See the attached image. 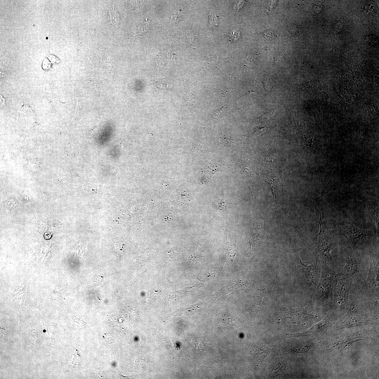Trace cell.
<instances>
[{
  "instance_id": "19",
  "label": "cell",
  "mask_w": 379,
  "mask_h": 379,
  "mask_svg": "<svg viewBox=\"0 0 379 379\" xmlns=\"http://www.w3.org/2000/svg\"><path fill=\"white\" fill-rule=\"evenodd\" d=\"M343 28V24L341 22H339L336 24L335 25L334 28L337 31H339L342 29Z\"/></svg>"
},
{
  "instance_id": "13",
  "label": "cell",
  "mask_w": 379,
  "mask_h": 379,
  "mask_svg": "<svg viewBox=\"0 0 379 379\" xmlns=\"http://www.w3.org/2000/svg\"><path fill=\"white\" fill-rule=\"evenodd\" d=\"M276 283V282L275 281H274L271 282V283L269 285L265 287V289H259V291H261V294L264 296H268L270 295L271 294L272 291L273 289V287Z\"/></svg>"
},
{
  "instance_id": "10",
  "label": "cell",
  "mask_w": 379,
  "mask_h": 379,
  "mask_svg": "<svg viewBox=\"0 0 379 379\" xmlns=\"http://www.w3.org/2000/svg\"><path fill=\"white\" fill-rule=\"evenodd\" d=\"M287 28L289 32L294 36L299 34V28L295 24L291 22L287 23Z\"/></svg>"
},
{
  "instance_id": "7",
  "label": "cell",
  "mask_w": 379,
  "mask_h": 379,
  "mask_svg": "<svg viewBox=\"0 0 379 379\" xmlns=\"http://www.w3.org/2000/svg\"><path fill=\"white\" fill-rule=\"evenodd\" d=\"M263 220L260 218L256 219L251 230L250 247L252 248L259 240L267 235L263 229Z\"/></svg>"
},
{
  "instance_id": "18",
  "label": "cell",
  "mask_w": 379,
  "mask_h": 379,
  "mask_svg": "<svg viewBox=\"0 0 379 379\" xmlns=\"http://www.w3.org/2000/svg\"><path fill=\"white\" fill-rule=\"evenodd\" d=\"M236 35H239V32L237 31L234 30L231 34L230 37L232 38V40L235 41L239 37L235 36Z\"/></svg>"
},
{
  "instance_id": "14",
  "label": "cell",
  "mask_w": 379,
  "mask_h": 379,
  "mask_svg": "<svg viewBox=\"0 0 379 379\" xmlns=\"http://www.w3.org/2000/svg\"><path fill=\"white\" fill-rule=\"evenodd\" d=\"M111 21L115 24H117L119 21V17L117 12L114 10H110L109 13Z\"/></svg>"
},
{
  "instance_id": "1",
  "label": "cell",
  "mask_w": 379,
  "mask_h": 379,
  "mask_svg": "<svg viewBox=\"0 0 379 379\" xmlns=\"http://www.w3.org/2000/svg\"><path fill=\"white\" fill-rule=\"evenodd\" d=\"M370 261L354 250L343 248L334 261L336 273L351 278L359 286L367 278Z\"/></svg>"
},
{
  "instance_id": "15",
  "label": "cell",
  "mask_w": 379,
  "mask_h": 379,
  "mask_svg": "<svg viewBox=\"0 0 379 379\" xmlns=\"http://www.w3.org/2000/svg\"><path fill=\"white\" fill-rule=\"evenodd\" d=\"M215 205L219 209L221 210L225 209L228 205V203L223 199H219L216 200Z\"/></svg>"
},
{
  "instance_id": "12",
  "label": "cell",
  "mask_w": 379,
  "mask_h": 379,
  "mask_svg": "<svg viewBox=\"0 0 379 379\" xmlns=\"http://www.w3.org/2000/svg\"><path fill=\"white\" fill-rule=\"evenodd\" d=\"M262 35L267 40H273L276 38V34L273 30H266L261 33Z\"/></svg>"
},
{
  "instance_id": "6",
  "label": "cell",
  "mask_w": 379,
  "mask_h": 379,
  "mask_svg": "<svg viewBox=\"0 0 379 379\" xmlns=\"http://www.w3.org/2000/svg\"><path fill=\"white\" fill-rule=\"evenodd\" d=\"M338 229L339 234L346 238L353 247V248L355 249L357 246L367 244L368 243L365 239L370 235L369 231L346 224L338 225Z\"/></svg>"
},
{
  "instance_id": "2",
  "label": "cell",
  "mask_w": 379,
  "mask_h": 379,
  "mask_svg": "<svg viewBox=\"0 0 379 379\" xmlns=\"http://www.w3.org/2000/svg\"><path fill=\"white\" fill-rule=\"evenodd\" d=\"M335 269L330 266L321 265L320 278L317 286L316 297L324 306L333 302Z\"/></svg>"
},
{
  "instance_id": "11",
  "label": "cell",
  "mask_w": 379,
  "mask_h": 379,
  "mask_svg": "<svg viewBox=\"0 0 379 379\" xmlns=\"http://www.w3.org/2000/svg\"><path fill=\"white\" fill-rule=\"evenodd\" d=\"M364 41L366 43L370 46H374L378 43L377 38L375 36L373 35L366 36Z\"/></svg>"
},
{
  "instance_id": "8",
  "label": "cell",
  "mask_w": 379,
  "mask_h": 379,
  "mask_svg": "<svg viewBox=\"0 0 379 379\" xmlns=\"http://www.w3.org/2000/svg\"><path fill=\"white\" fill-rule=\"evenodd\" d=\"M265 182L273 192L274 197L275 196L276 198V196L279 194V192L282 190L283 186L282 179L278 177L270 176L265 179Z\"/></svg>"
},
{
  "instance_id": "9",
  "label": "cell",
  "mask_w": 379,
  "mask_h": 379,
  "mask_svg": "<svg viewBox=\"0 0 379 379\" xmlns=\"http://www.w3.org/2000/svg\"><path fill=\"white\" fill-rule=\"evenodd\" d=\"M238 164L245 174L250 177L253 176V174L250 168V164L247 160L239 158L238 160Z\"/></svg>"
},
{
  "instance_id": "3",
  "label": "cell",
  "mask_w": 379,
  "mask_h": 379,
  "mask_svg": "<svg viewBox=\"0 0 379 379\" xmlns=\"http://www.w3.org/2000/svg\"><path fill=\"white\" fill-rule=\"evenodd\" d=\"M320 213V219L318 222L320 231L315 240L316 259L320 261L321 265H328L335 269V262L331 253L336 246V243L326 234Z\"/></svg>"
},
{
  "instance_id": "4",
  "label": "cell",
  "mask_w": 379,
  "mask_h": 379,
  "mask_svg": "<svg viewBox=\"0 0 379 379\" xmlns=\"http://www.w3.org/2000/svg\"><path fill=\"white\" fill-rule=\"evenodd\" d=\"M358 291L357 285L353 280L344 274L336 273L334 300L341 309L348 306L352 295Z\"/></svg>"
},
{
  "instance_id": "5",
  "label": "cell",
  "mask_w": 379,
  "mask_h": 379,
  "mask_svg": "<svg viewBox=\"0 0 379 379\" xmlns=\"http://www.w3.org/2000/svg\"><path fill=\"white\" fill-rule=\"evenodd\" d=\"M379 267L378 257H373L371 260L366 278L358 287V292L371 299H379Z\"/></svg>"
},
{
  "instance_id": "16",
  "label": "cell",
  "mask_w": 379,
  "mask_h": 379,
  "mask_svg": "<svg viewBox=\"0 0 379 379\" xmlns=\"http://www.w3.org/2000/svg\"><path fill=\"white\" fill-rule=\"evenodd\" d=\"M181 20V15L178 14H175L172 15L171 17L170 22L173 24H176Z\"/></svg>"
},
{
  "instance_id": "17",
  "label": "cell",
  "mask_w": 379,
  "mask_h": 379,
  "mask_svg": "<svg viewBox=\"0 0 379 379\" xmlns=\"http://www.w3.org/2000/svg\"><path fill=\"white\" fill-rule=\"evenodd\" d=\"M373 213H373L374 214V215H373L374 218L375 219V221L376 222V225H377V229L378 232V230H379L378 214V213L375 210H374Z\"/></svg>"
}]
</instances>
